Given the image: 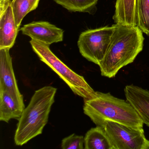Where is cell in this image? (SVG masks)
<instances>
[{"instance_id": "ba28073f", "label": "cell", "mask_w": 149, "mask_h": 149, "mask_svg": "<svg viewBox=\"0 0 149 149\" xmlns=\"http://www.w3.org/2000/svg\"><path fill=\"white\" fill-rule=\"evenodd\" d=\"M124 91L126 101L149 127V91L133 84L126 85Z\"/></svg>"}, {"instance_id": "277c9868", "label": "cell", "mask_w": 149, "mask_h": 149, "mask_svg": "<svg viewBox=\"0 0 149 149\" xmlns=\"http://www.w3.org/2000/svg\"><path fill=\"white\" fill-rule=\"evenodd\" d=\"M30 43L34 52L41 61L47 65L63 80L77 95L85 99L92 98L96 91L91 88L82 76L77 74L64 64L49 48V45L36 40Z\"/></svg>"}, {"instance_id": "7a4b0ae2", "label": "cell", "mask_w": 149, "mask_h": 149, "mask_svg": "<svg viewBox=\"0 0 149 149\" xmlns=\"http://www.w3.org/2000/svg\"><path fill=\"white\" fill-rule=\"evenodd\" d=\"M84 112L96 126L102 127L110 121L136 129H143V123L132 106L126 100L110 93L96 91L92 98L84 100Z\"/></svg>"}, {"instance_id": "8fae6325", "label": "cell", "mask_w": 149, "mask_h": 149, "mask_svg": "<svg viewBox=\"0 0 149 149\" xmlns=\"http://www.w3.org/2000/svg\"><path fill=\"white\" fill-rule=\"evenodd\" d=\"M19 29L10 4L6 11L0 15V49L13 47Z\"/></svg>"}, {"instance_id": "ac0fdd59", "label": "cell", "mask_w": 149, "mask_h": 149, "mask_svg": "<svg viewBox=\"0 0 149 149\" xmlns=\"http://www.w3.org/2000/svg\"><path fill=\"white\" fill-rule=\"evenodd\" d=\"M11 3L10 0H0V15L6 11Z\"/></svg>"}, {"instance_id": "9a60e30c", "label": "cell", "mask_w": 149, "mask_h": 149, "mask_svg": "<svg viewBox=\"0 0 149 149\" xmlns=\"http://www.w3.org/2000/svg\"><path fill=\"white\" fill-rule=\"evenodd\" d=\"M137 26L149 36V0H136Z\"/></svg>"}, {"instance_id": "e0dca14e", "label": "cell", "mask_w": 149, "mask_h": 149, "mask_svg": "<svg viewBox=\"0 0 149 149\" xmlns=\"http://www.w3.org/2000/svg\"><path fill=\"white\" fill-rule=\"evenodd\" d=\"M84 137L75 134H71L63 139L61 148L63 149H84Z\"/></svg>"}, {"instance_id": "9c48e42d", "label": "cell", "mask_w": 149, "mask_h": 149, "mask_svg": "<svg viewBox=\"0 0 149 149\" xmlns=\"http://www.w3.org/2000/svg\"><path fill=\"white\" fill-rule=\"evenodd\" d=\"M25 108L22 95L9 91H0V120L8 123L19 120Z\"/></svg>"}, {"instance_id": "3957f363", "label": "cell", "mask_w": 149, "mask_h": 149, "mask_svg": "<svg viewBox=\"0 0 149 149\" xmlns=\"http://www.w3.org/2000/svg\"><path fill=\"white\" fill-rule=\"evenodd\" d=\"M57 89L45 86L36 91L19 118L15 134V144L22 146L42 133L48 121Z\"/></svg>"}, {"instance_id": "2e32d148", "label": "cell", "mask_w": 149, "mask_h": 149, "mask_svg": "<svg viewBox=\"0 0 149 149\" xmlns=\"http://www.w3.org/2000/svg\"><path fill=\"white\" fill-rule=\"evenodd\" d=\"M11 5L15 22L19 28L22 20L29 13L30 0H12Z\"/></svg>"}, {"instance_id": "8992f818", "label": "cell", "mask_w": 149, "mask_h": 149, "mask_svg": "<svg viewBox=\"0 0 149 149\" xmlns=\"http://www.w3.org/2000/svg\"><path fill=\"white\" fill-rule=\"evenodd\" d=\"M115 149H149L143 129L108 121L102 126Z\"/></svg>"}, {"instance_id": "5bb4252c", "label": "cell", "mask_w": 149, "mask_h": 149, "mask_svg": "<svg viewBox=\"0 0 149 149\" xmlns=\"http://www.w3.org/2000/svg\"><path fill=\"white\" fill-rule=\"evenodd\" d=\"M58 5L71 12L91 13L98 0H54Z\"/></svg>"}, {"instance_id": "d6986e66", "label": "cell", "mask_w": 149, "mask_h": 149, "mask_svg": "<svg viewBox=\"0 0 149 149\" xmlns=\"http://www.w3.org/2000/svg\"><path fill=\"white\" fill-rule=\"evenodd\" d=\"M40 0H30V10L29 12H32L38 7Z\"/></svg>"}, {"instance_id": "7c38bea8", "label": "cell", "mask_w": 149, "mask_h": 149, "mask_svg": "<svg viewBox=\"0 0 149 149\" xmlns=\"http://www.w3.org/2000/svg\"><path fill=\"white\" fill-rule=\"evenodd\" d=\"M136 7V0H116L113 16L114 22L125 26H137Z\"/></svg>"}, {"instance_id": "30bf717a", "label": "cell", "mask_w": 149, "mask_h": 149, "mask_svg": "<svg viewBox=\"0 0 149 149\" xmlns=\"http://www.w3.org/2000/svg\"><path fill=\"white\" fill-rule=\"evenodd\" d=\"M10 48L0 49V91H9L21 95L13 68Z\"/></svg>"}, {"instance_id": "4fadbf2b", "label": "cell", "mask_w": 149, "mask_h": 149, "mask_svg": "<svg viewBox=\"0 0 149 149\" xmlns=\"http://www.w3.org/2000/svg\"><path fill=\"white\" fill-rule=\"evenodd\" d=\"M84 149H115L103 127L100 126L89 130L84 137Z\"/></svg>"}, {"instance_id": "52a82bcc", "label": "cell", "mask_w": 149, "mask_h": 149, "mask_svg": "<svg viewBox=\"0 0 149 149\" xmlns=\"http://www.w3.org/2000/svg\"><path fill=\"white\" fill-rule=\"evenodd\" d=\"M24 35L50 45L63 40L64 31L49 22H33L24 25L20 29Z\"/></svg>"}, {"instance_id": "6da1fadb", "label": "cell", "mask_w": 149, "mask_h": 149, "mask_svg": "<svg viewBox=\"0 0 149 149\" xmlns=\"http://www.w3.org/2000/svg\"><path fill=\"white\" fill-rule=\"evenodd\" d=\"M113 33L107 53L98 66L101 75L116 76L120 69L132 63L143 47V33L137 26L121 24L112 26Z\"/></svg>"}, {"instance_id": "5b68a950", "label": "cell", "mask_w": 149, "mask_h": 149, "mask_svg": "<svg viewBox=\"0 0 149 149\" xmlns=\"http://www.w3.org/2000/svg\"><path fill=\"white\" fill-rule=\"evenodd\" d=\"M113 32L112 26H106L82 32L77 41L81 55L88 61L99 65L107 53Z\"/></svg>"}]
</instances>
